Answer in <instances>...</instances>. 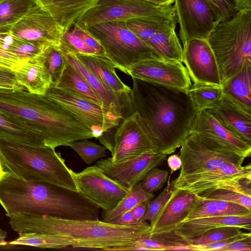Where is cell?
I'll use <instances>...</instances> for the list:
<instances>
[{"label":"cell","mask_w":251,"mask_h":251,"mask_svg":"<svg viewBox=\"0 0 251 251\" xmlns=\"http://www.w3.org/2000/svg\"><path fill=\"white\" fill-rule=\"evenodd\" d=\"M182 62L193 84L222 86L217 61L207 40L194 39L183 45Z\"/></svg>","instance_id":"obj_16"},{"label":"cell","mask_w":251,"mask_h":251,"mask_svg":"<svg viewBox=\"0 0 251 251\" xmlns=\"http://www.w3.org/2000/svg\"><path fill=\"white\" fill-rule=\"evenodd\" d=\"M197 197L205 200H221L236 203L251 210V196L239 192L220 189Z\"/></svg>","instance_id":"obj_40"},{"label":"cell","mask_w":251,"mask_h":251,"mask_svg":"<svg viewBox=\"0 0 251 251\" xmlns=\"http://www.w3.org/2000/svg\"><path fill=\"white\" fill-rule=\"evenodd\" d=\"M51 87L104 106L100 97L84 77L68 62L59 81L55 86Z\"/></svg>","instance_id":"obj_30"},{"label":"cell","mask_w":251,"mask_h":251,"mask_svg":"<svg viewBox=\"0 0 251 251\" xmlns=\"http://www.w3.org/2000/svg\"><path fill=\"white\" fill-rule=\"evenodd\" d=\"M58 46L64 53L98 55L94 50L88 46L70 29L63 33Z\"/></svg>","instance_id":"obj_39"},{"label":"cell","mask_w":251,"mask_h":251,"mask_svg":"<svg viewBox=\"0 0 251 251\" xmlns=\"http://www.w3.org/2000/svg\"><path fill=\"white\" fill-rule=\"evenodd\" d=\"M180 147L182 165L177 177L216 169L227 163L242 165L249 157L196 133H190Z\"/></svg>","instance_id":"obj_8"},{"label":"cell","mask_w":251,"mask_h":251,"mask_svg":"<svg viewBox=\"0 0 251 251\" xmlns=\"http://www.w3.org/2000/svg\"><path fill=\"white\" fill-rule=\"evenodd\" d=\"M206 111L226 129L251 145V114L239 107L224 95L216 107Z\"/></svg>","instance_id":"obj_20"},{"label":"cell","mask_w":251,"mask_h":251,"mask_svg":"<svg viewBox=\"0 0 251 251\" xmlns=\"http://www.w3.org/2000/svg\"><path fill=\"white\" fill-rule=\"evenodd\" d=\"M217 16L220 22L230 19L242 8L238 0H206Z\"/></svg>","instance_id":"obj_42"},{"label":"cell","mask_w":251,"mask_h":251,"mask_svg":"<svg viewBox=\"0 0 251 251\" xmlns=\"http://www.w3.org/2000/svg\"><path fill=\"white\" fill-rule=\"evenodd\" d=\"M241 229L235 226H222L212 229L199 236L187 239L189 245L205 244L242 235L246 232H243Z\"/></svg>","instance_id":"obj_37"},{"label":"cell","mask_w":251,"mask_h":251,"mask_svg":"<svg viewBox=\"0 0 251 251\" xmlns=\"http://www.w3.org/2000/svg\"><path fill=\"white\" fill-rule=\"evenodd\" d=\"M63 33L54 19L38 3L15 25L10 34L43 50L51 45L59 46Z\"/></svg>","instance_id":"obj_14"},{"label":"cell","mask_w":251,"mask_h":251,"mask_svg":"<svg viewBox=\"0 0 251 251\" xmlns=\"http://www.w3.org/2000/svg\"><path fill=\"white\" fill-rule=\"evenodd\" d=\"M167 163L171 173L179 170L182 165L181 160L177 154H173L167 159Z\"/></svg>","instance_id":"obj_53"},{"label":"cell","mask_w":251,"mask_h":251,"mask_svg":"<svg viewBox=\"0 0 251 251\" xmlns=\"http://www.w3.org/2000/svg\"><path fill=\"white\" fill-rule=\"evenodd\" d=\"M207 41L222 85L243 68L251 66V9H243L230 19L219 22Z\"/></svg>","instance_id":"obj_6"},{"label":"cell","mask_w":251,"mask_h":251,"mask_svg":"<svg viewBox=\"0 0 251 251\" xmlns=\"http://www.w3.org/2000/svg\"><path fill=\"white\" fill-rule=\"evenodd\" d=\"M85 30L100 43L114 68L126 75L130 67L140 62L165 61L128 28L124 21L107 22Z\"/></svg>","instance_id":"obj_7"},{"label":"cell","mask_w":251,"mask_h":251,"mask_svg":"<svg viewBox=\"0 0 251 251\" xmlns=\"http://www.w3.org/2000/svg\"><path fill=\"white\" fill-rule=\"evenodd\" d=\"M84 139L74 141L69 146L73 149L88 165L107 155V148Z\"/></svg>","instance_id":"obj_38"},{"label":"cell","mask_w":251,"mask_h":251,"mask_svg":"<svg viewBox=\"0 0 251 251\" xmlns=\"http://www.w3.org/2000/svg\"><path fill=\"white\" fill-rule=\"evenodd\" d=\"M0 204L6 214H43L67 219L99 220L100 212L78 191L6 173L0 179Z\"/></svg>","instance_id":"obj_4"},{"label":"cell","mask_w":251,"mask_h":251,"mask_svg":"<svg viewBox=\"0 0 251 251\" xmlns=\"http://www.w3.org/2000/svg\"><path fill=\"white\" fill-rule=\"evenodd\" d=\"M150 238L155 243L158 251H170L172 247L189 245L187 238L177 234L174 230L149 234Z\"/></svg>","instance_id":"obj_41"},{"label":"cell","mask_w":251,"mask_h":251,"mask_svg":"<svg viewBox=\"0 0 251 251\" xmlns=\"http://www.w3.org/2000/svg\"><path fill=\"white\" fill-rule=\"evenodd\" d=\"M0 89H18L16 87L11 84L0 81Z\"/></svg>","instance_id":"obj_58"},{"label":"cell","mask_w":251,"mask_h":251,"mask_svg":"<svg viewBox=\"0 0 251 251\" xmlns=\"http://www.w3.org/2000/svg\"><path fill=\"white\" fill-rule=\"evenodd\" d=\"M0 162L4 172L24 180L44 181L78 191L65 160L50 147L0 139Z\"/></svg>","instance_id":"obj_5"},{"label":"cell","mask_w":251,"mask_h":251,"mask_svg":"<svg viewBox=\"0 0 251 251\" xmlns=\"http://www.w3.org/2000/svg\"><path fill=\"white\" fill-rule=\"evenodd\" d=\"M6 215L11 229L18 235L30 232L58 235L75 241L73 248L75 249L114 251L132 245L151 231L146 222L123 226L99 219H67L43 214L10 213Z\"/></svg>","instance_id":"obj_3"},{"label":"cell","mask_w":251,"mask_h":251,"mask_svg":"<svg viewBox=\"0 0 251 251\" xmlns=\"http://www.w3.org/2000/svg\"><path fill=\"white\" fill-rule=\"evenodd\" d=\"M190 133H197L232 151L246 154L248 157L251 156V145L226 129L206 110L197 113Z\"/></svg>","instance_id":"obj_19"},{"label":"cell","mask_w":251,"mask_h":251,"mask_svg":"<svg viewBox=\"0 0 251 251\" xmlns=\"http://www.w3.org/2000/svg\"><path fill=\"white\" fill-rule=\"evenodd\" d=\"M0 81L13 85L18 89H25L17 83L13 71L1 67H0Z\"/></svg>","instance_id":"obj_51"},{"label":"cell","mask_w":251,"mask_h":251,"mask_svg":"<svg viewBox=\"0 0 251 251\" xmlns=\"http://www.w3.org/2000/svg\"><path fill=\"white\" fill-rule=\"evenodd\" d=\"M149 201H145L131 210L134 218L139 224L143 223V218L148 208Z\"/></svg>","instance_id":"obj_52"},{"label":"cell","mask_w":251,"mask_h":251,"mask_svg":"<svg viewBox=\"0 0 251 251\" xmlns=\"http://www.w3.org/2000/svg\"><path fill=\"white\" fill-rule=\"evenodd\" d=\"M26 60L21 58L11 51L0 48V67L14 72L23 65Z\"/></svg>","instance_id":"obj_47"},{"label":"cell","mask_w":251,"mask_h":251,"mask_svg":"<svg viewBox=\"0 0 251 251\" xmlns=\"http://www.w3.org/2000/svg\"><path fill=\"white\" fill-rule=\"evenodd\" d=\"M182 45L194 39L207 40L220 22L206 0H174Z\"/></svg>","instance_id":"obj_13"},{"label":"cell","mask_w":251,"mask_h":251,"mask_svg":"<svg viewBox=\"0 0 251 251\" xmlns=\"http://www.w3.org/2000/svg\"><path fill=\"white\" fill-rule=\"evenodd\" d=\"M222 86L226 97L251 114V66L243 68Z\"/></svg>","instance_id":"obj_29"},{"label":"cell","mask_w":251,"mask_h":251,"mask_svg":"<svg viewBox=\"0 0 251 251\" xmlns=\"http://www.w3.org/2000/svg\"><path fill=\"white\" fill-rule=\"evenodd\" d=\"M154 196L152 193H149L143 188L140 182L132 188L113 209L109 211L102 210L101 221L109 223L139 204L151 200Z\"/></svg>","instance_id":"obj_33"},{"label":"cell","mask_w":251,"mask_h":251,"mask_svg":"<svg viewBox=\"0 0 251 251\" xmlns=\"http://www.w3.org/2000/svg\"><path fill=\"white\" fill-rule=\"evenodd\" d=\"M131 77L176 89L187 90L192 85L186 68L180 61L148 60L130 67Z\"/></svg>","instance_id":"obj_18"},{"label":"cell","mask_w":251,"mask_h":251,"mask_svg":"<svg viewBox=\"0 0 251 251\" xmlns=\"http://www.w3.org/2000/svg\"><path fill=\"white\" fill-rule=\"evenodd\" d=\"M0 139L29 146H45L40 137L15 125L0 114Z\"/></svg>","instance_id":"obj_35"},{"label":"cell","mask_w":251,"mask_h":251,"mask_svg":"<svg viewBox=\"0 0 251 251\" xmlns=\"http://www.w3.org/2000/svg\"><path fill=\"white\" fill-rule=\"evenodd\" d=\"M186 91L198 112L216 107L224 96L222 86L193 84Z\"/></svg>","instance_id":"obj_34"},{"label":"cell","mask_w":251,"mask_h":251,"mask_svg":"<svg viewBox=\"0 0 251 251\" xmlns=\"http://www.w3.org/2000/svg\"><path fill=\"white\" fill-rule=\"evenodd\" d=\"M251 237L250 231L246 232L245 234L236 236L232 238L202 245H190L193 251H219L220 249L224 248L227 245L234 242Z\"/></svg>","instance_id":"obj_48"},{"label":"cell","mask_w":251,"mask_h":251,"mask_svg":"<svg viewBox=\"0 0 251 251\" xmlns=\"http://www.w3.org/2000/svg\"><path fill=\"white\" fill-rule=\"evenodd\" d=\"M74 55L107 89L122 97L129 96L131 89L119 77L108 58L98 55Z\"/></svg>","instance_id":"obj_26"},{"label":"cell","mask_w":251,"mask_h":251,"mask_svg":"<svg viewBox=\"0 0 251 251\" xmlns=\"http://www.w3.org/2000/svg\"><path fill=\"white\" fill-rule=\"evenodd\" d=\"M173 189L171 184L167 186L154 200L149 201L148 208L143 218V222L149 221L151 226L158 212L171 197Z\"/></svg>","instance_id":"obj_43"},{"label":"cell","mask_w":251,"mask_h":251,"mask_svg":"<svg viewBox=\"0 0 251 251\" xmlns=\"http://www.w3.org/2000/svg\"><path fill=\"white\" fill-rule=\"evenodd\" d=\"M0 114L55 149L95 137L81 119L46 94L0 89Z\"/></svg>","instance_id":"obj_2"},{"label":"cell","mask_w":251,"mask_h":251,"mask_svg":"<svg viewBox=\"0 0 251 251\" xmlns=\"http://www.w3.org/2000/svg\"><path fill=\"white\" fill-rule=\"evenodd\" d=\"M63 54L67 62L84 77L93 89L100 97L103 106L106 109L122 120L130 115L129 96L122 97L110 91L77 59L74 54Z\"/></svg>","instance_id":"obj_21"},{"label":"cell","mask_w":251,"mask_h":251,"mask_svg":"<svg viewBox=\"0 0 251 251\" xmlns=\"http://www.w3.org/2000/svg\"><path fill=\"white\" fill-rule=\"evenodd\" d=\"M49 73L52 80L50 86H55L59 81L67 64V61L57 45H51L39 53Z\"/></svg>","instance_id":"obj_36"},{"label":"cell","mask_w":251,"mask_h":251,"mask_svg":"<svg viewBox=\"0 0 251 251\" xmlns=\"http://www.w3.org/2000/svg\"><path fill=\"white\" fill-rule=\"evenodd\" d=\"M38 3L37 0H0V34H10L15 25Z\"/></svg>","instance_id":"obj_31"},{"label":"cell","mask_w":251,"mask_h":251,"mask_svg":"<svg viewBox=\"0 0 251 251\" xmlns=\"http://www.w3.org/2000/svg\"><path fill=\"white\" fill-rule=\"evenodd\" d=\"M70 30L80 37L88 46L94 50L98 55L108 58L100 43L85 29L74 25L73 28L71 27Z\"/></svg>","instance_id":"obj_46"},{"label":"cell","mask_w":251,"mask_h":251,"mask_svg":"<svg viewBox=\"0 0 251 251\" xmlns=\"http://www.w3.org/2000/svg\"><path fill=\"white\" fill-rule=\"evenodd\" d=\"M235 226L249 231L251 228V216H217L200 218L179 223L175 232L185 238L199 236L212 229Z\"/></svg>","instance_id":"obj_23"},{"label":"cell","mask_w":251,"mask_h":251,"mask_svg":"<svg viewBox=\"0 0 251 251\" xmlns=\"http://www.w3.org/2000/svg\"><path fill=\"white\" fill-rule=\"evenodd\" d=\"M39 53L27 59L14 74L17 83L27 91L44 95L50 88L52 80Z\"/></svg>","instance_id":"obj_25"},{"label":"cell","mask_w":251,"mask_h":251,"mask_svg":"<svg viewBox=\"0 0 251 251\" xmlns=\"http://www.w3.org/2000/svg\"><path fill=\"white\" fill-rule=\"evenodd\" d=\"M52 16L63 32L69 30L76 21L99 0H37Z\"/></svg>","instance_id":"obj_24"},{"label":"cell","mask_w":251,"mask_h":251,"mask_svg":"<svg viewBox=\"0 0 251 251\" xmlns=\"http://www.w3.org/2000/svg\"><path fill=\"white\" fill-rule=\"evenodd\" d=\"M251 165L225 163L217 169L176 177L171 186L197 196L216 190H227L251 196Z\"/></svg>","instance_id":"obj_9"},{"label":"cell","mask_w":251,"mask_h":251,"mask_svg":"<svg viewBox=\"0 0 251 251\" xmlns=\"http://www.w3.org/2000/svg\"><path fill=\"white\" fill-rule=\"evenodd\" d=\"M78 189L102 210L113 209L130 190L107 175L96 164L75 172L70 169Z\"/></svg>","instance_id":"obj_12"},{"label":"cell","mask_w":251,"mask_h":251,"mask_svg":"<svg viewBox=\"0 0 251 251\" xmlns=\"http://www.w3.org/2000/svg\"><path fill=\"white\" fill-rule=\"evenodd\" d=\"M5 173L4 172V171L2 170V167H1V165L0 162V179H1V178L2 177L3 175Z\"/></svg>","instance_id":"obj_59"},{"label":"cell","mask_w":251,"mask_h":251,"mask_svg":"<svg viewBox=\"0 0 251 251\" xmlns=\"http://www.w3.org/2000/svg\"><path fill=\"white\" fill-rule=\"evenodd\" d=\"M13 38L11 34H0V48L9 51Z\"/></svg>","instance_id":"obj_54"},{"label":"cell","mask_w":251,"mask_h":251,"mask_svg":"<svg viewBox=\"0 0 251 251\" xmlns=\"http://www.w3.org/2000/svg\"><path fill=\"white\" fill-rule=\"evenodd\" d=\"M217 216H251V210L236 203L221 200H205L196 196L187 216L182 222Z\"/></svg>","instance_id":"obj_27"},{"label":"cell","mask_w":251,"mask_h":251,"mask_svg":"<svg viewBox=\"0 0 251 251\" xmlns=\"http://www.w3.org/2000/svg\"><path fill=\"white\" fill-rule=\"evenodd\" d=\"M176 25H172L156 31L144 42L164 60L182 62L183 48L175 31Z\"/></svg>","instance_id":"obj_28"},{"label":"cell","mask_w":251,"mask_h":251,"mask_svg":"<svg viewBox=\"0 0 251 251\" xmlns=\"http://www.w3.org/2000/svg\"><path fill=\"white\" fill-rule=\"evenodd\" d=\"M154 16H176L174 5H159L143 0H99L74 25L86 29L91 26L113 21Z\"/></svg>","instance_id":"obj_10"},{"label":"cell","mask_w":251,"mask_h":251,"mask_svg":"<svg viewBox=\"0 0 251 251\" xmlns=\"http://www.w3.org/2000/svg\"><path fill=\"white\" fill-rule=\"evenodd\" d=\"M46 94L80 118L92 129L95 138L113 152L112 131L123 120L102 105L56 87H50Z\"/></svg>","instance_id":"obj_11"},{"label":"cell","mask_w":251,"mask_h":251,"mask_svg":"<svg viewBox=\"0 0 251 251\" xmlns=\"http://www.w3.org/2000/svg\"><path fill=\"white\" fill-rule=\"evenodd\" d=\"M113 151L110 157L113 161L154 152L153 147L136 112L124 119L117 126L113 135Z\"/></svg>","instance_id":"obj_17"},{"label":"cell","mask_w":251,"mask_h":251,"mask_svg":"<svg viewBox=\"0 0 251 251\" xmlns=\"http://www.w3.org/2000/svg\"><path fill=\"white\" fill-rule=\"evenodd\" d=\"M130 114L136 112L155 153L175 152L190 133L198 112L186 90L132 77Z\"/></svg>","instance_id":"obj_1"},{"label":"cell","mask_w":251,"mask_h":251,"mask_svg":"<svg viewBox=\"0 0 251 251\" xmlns=\"http://www.w3.org/2000/svg\"><path fill=\"white\" fill-rule=\"evenodd\" d=\"M221 251H251V237L240 240L220 249Z\"/></svg>","instance_id":"obj_49"},{"label":"cell","mask_w":251,"mask_h":251,"mask_svg":"<svg viewBox=\"0 0 251 251\" xmlns=\"http://www.w3.org/2000/svg\"><path fill=\"white\" fill-rule=\"evenodd\" d=\"M109 223L123 226H132L140 224L134 218L131 210L123 213Z\"/></svg>","instance_id":"obj_50"},{"label":"cell","mask_w":251,"mask_h":251,"mask_svg":"<svg viewBox=\"0 0 251 251\" xmlns=\"http://www.w3.org/2000/svg\"><path fill=\"white\" fill-rule=\"evenodd\" d=\"M242 9H251V0H238Z\"/></svg>","instance_id":"obj_57"},{"label":"cell","mask_w":251,"mask_h":251,"mask_svg":"<svg viewBox=\"0 0 251 251\" xmlns=\"http://www.w3.org/2000/svg\"><path fill=\"white\" fill-rule=\"evenodd\" d=\"M166 156L164 154L151 152L118 161L109 157L97 161L96 165L108 176L130 190L152 169L162 165Z\"/></svg>","instance_id":"obj_15"},{"label":"cell","mask_w":251,"mask_h":251,"mask_svg":"<svg viewBox=\"0 0 251 251\" xmlns=\"http://www.w3.org/2000/svg\"><path fill=\"white\" fill-rule=\"evenodd\" d=\"M42 50L35 45L14 36L9 50V51L24 60L38 54Z\"/></svg>","instance_id":"obj_45"},{"label":"cell","mask_w":251,"mask_h":251,"mask_svg":"<svg viewBox=\"0 0 251 251\" xmlns=\"http://www.w3.org/2000/svg\"><path fill=\"white\" fill-rule=\"evenodd\" d=\"M168 173V171L159 169L158 167L152 169L141 181L143 188L152 194L161 189L167 180Z\"/></svg>","instance_id":"obj_44"},{"label":"cell","mask_w":251,"mask_h":251,"mask_svg":"<svg viewBox=\"0 0 251 251\" xmlns=\"http://www.w3.org/2000/svg\"><path fill=\"white\" fill-rule=\"evenodd\" d=\"M10 245H24L41 249H61L74 248L75 242L68 238L48 233L30 232L19 234V237L8 243Z\"/></svg>","instance_id":"obj_32"},{"label":"cell","mask_w":251,"mask_h":251,"mask_svg":"<svg viewBox=\"0 0 251 251\" xmlns=\"http://www.w3.org/2000/svg\"><path fill=\"white\" fill-rule=\"evenodd\" d=\"M195 198L194 194L173 189L171 197L158 212L151 226L150 234L174 230L187 216Z\"/></svg>","instance_id":"obj_22"},{"label":"cell","mask_w":251,"mask_h":251,"mask_svg":"<svg viewBox=\"0 0 251 251\" xmlns=\"http://www.w3.org/2000/svg\"><path fill=\"white\" fill-rule=\"evenodd\" d=\"M159 5H170L174 3V0H143Z\"/></svg>","instance_id":"obj_55"},{"label":"cell","mask_w":251,"mask_h":251,"mask_svg":"<svg viewBox=\"0 0 251 251\" xmlns=\"http://www.w3.org/2000/svg\"><path fill=\"white\" fill-rule=\"evenodd\" d=\"M7 237V233L0 228V246H5L7 244L6 239Z\"/></svg>","instance_id":"obj_56"}]
</instances>
